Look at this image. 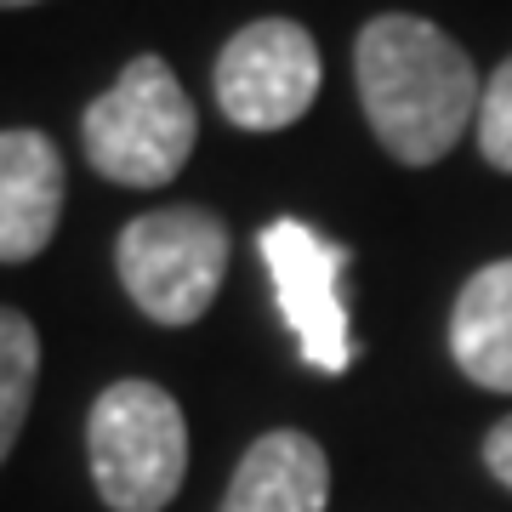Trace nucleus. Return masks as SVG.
I'll return each mask as SVG.
<instances>
[{"mask_svg": "<svg viewBox=\"0 0 512 512\" xmlns=\"http://www.w3.org/2000/svg\"><path fill=\"white\" fill-rule=\"evenodd\" d=\"M353 74L370 131L404 165L444 160L461 143L467 120H478L484 86L473 74V57L427 18H370L353 46Z\"/></svg>", "mask_w": 512, "mask_h": 512, "instance_id": "nucleus-1", "label": "nucleus"}, {"mask_svg": "<svg viewBox=\"0 0 512 512\" xmlns=\"http://www.w3.org/2000/svg\"><path fill=\"white\" fill-rule=\"evenodd\" d=\"M80 137H86V160L97 177L120 188H165L194 154L200 120L171 63L143 52L86 109Z\"/></svg>", "mask_w": 512, "mask_h": 512, "instance_id": "nucleus-2", "label": "nucleus"}, {"mask_svg": "<svg viewBox=\"0 0 512 512\" xmlns=\"http://www.w3.org/2000/svg\"><path fill=\"white\" fill-rule=\"evenodd\" d=\"M97 495L114 512H160L183 490L188 421L160 382H114L86 421Z\"/></svg>", "mask_w": 512, "mask_h": 512, "instance_id": "nucleus-3", "label": "nucleus"}, {"mask_svg": "<svg viewBox=\"0 0 512 512\" xmlns=\"http://www.w3.org/2000/svg\"><path fill=\"white\" fill-rule=\"evenodd\" d=\"M120 285L154 325H194L217 302L228 268V228L205 205H165L120 228Z\"/></svg>", "mask_w": 512, "mask_h": 512, "instance_id": "nucleus-4", "label": "nucleus"}, {"mask_svg": "<svg viewBox=\"0 0 512 512\" xmlns=\"http://www.w3.org/2000/svg\"><path fill=\"white\" fill-rule=\"evenodd\" d=\"M256 245H262V262L274 274L279 313H285L302 359L325 376H342L353 365V330H348V302H342L348 245L313 234L308 222L296 217L268 222Z\"/></svg>", "mask_w": 512, "mask_h": 512, "instance_id": "nucleus-5", "label": "nucleus"}, {"mask_svg": "<svg viewBox=\"0 0 512 512\" xmlns=\"http://www.w3.org/2000/svg\"><path fill=\"white\" fill-rule=\"evenodd\" d=\"M319 97V46L291 18L245 23L217 57V109L239 131H285Z\"/></svg>", "mask_w": 512, "mask_h": 512, "instance_id": "nucleus-6", "label": "nucleus"}, {"mask_svg": "<svg viewBox=\"0 0 512 512\" xmlns=\"http://www.w3.org/2000/svg\"><path fill=\"white\" fill-rule=\"evenodd\" d=\"M63 217V154L46 131H0V262H29Z\"/></svg>", "mask_w": 512, "mask_h": 512, "instance_id": "nucleus-7", "label": "nucleus"}, {"mask_svg": "<svg viewBox=\"0 0 512 512\" xmlns=\"http://www.w3.org/2000/svg\"><path fill=\"white\" fill-rule=\"evenodd\" d=\"M325 501H330L325 450L308 433L279 427V433H262L245 450L234 484H228V501L217 512H325Z\"/></svg>", "mask_w": 512, "mask_h": 512, "instance_id": "nucleus-8", "label": "nucleus"}, {"mask_svg": "<svg viewBox=\"0 0 512 512\" xmlns=\"http://www.w3.org/2000/svg\"><path fill=\"white\" fill-rule=\"evenodd\" d=\"M450 353L467 382L512 393V256L478 268L450 313Z\"/></svg>", "mask_w": 512, "mask_h": 512, "instance_id": "nucleus-9", "label": "nucleus"}, {"mask_svg": "<svg viewBox=\"0 0 512 512\" xmlns=\"http://www.w3.org/2000/svg\"><path fill=\"white\" fill-rule=\"evenodd\" d=\"M40 376V336L18 308H0V461L12 456Z\"/></svg>", "mask_w": 512, "mask_h": 512, "instance_id": "nucleus-10", "label": "nucleus"}, {"mask_svg": "<svg viewBox=\"0 0 512 512\" xmlns=\"http://www.w3.org/2000/svg\"><path fill=\"white\" fill-rule=\"evenodd\" d=\"M478 148L495 171H512V57L490 74L478 97Z\"/></svg>", "mask_w": 512, "mask_h": 512, "instance_id": "nucleus-11", "label": "nucleus"}, {"mask_svg": "<svg viewBox=\"0 0 512 512\" xmlns=\"http://www.w3.org/2000/svg\"><path fill=\"white\" fill-rule=\"evenodd\" d=\"M484 461H490V473L512 490V416L490 427V439H484Z\"/></svg>", "mask_w": 512, "mask_h": 512, "instance_id": "nucleus-12", "label": "nucleus"}, {"mask_svg": "<svg viewBox=\"0 0 512 512\" xmlns=\"http://www.w3.org/2000/svg\"><path fill=\"white\" fill-rule=\"evenodd\" d=\"M0 6H35V0H0Z\"/></svg>", "mask_w": 512, "mask_h": 512, "instance_id": "nucleus-13", "label": "nucleus"}]
</instances>
